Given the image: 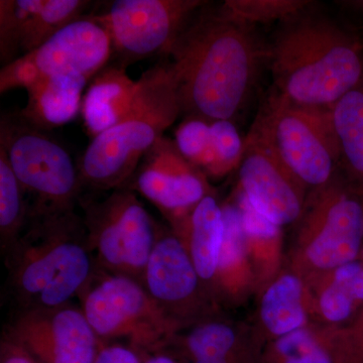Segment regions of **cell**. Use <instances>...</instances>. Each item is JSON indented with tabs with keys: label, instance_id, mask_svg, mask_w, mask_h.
Wrapping results in <instances>:
<instances>
[{
	"label": "cell",
	"instance_id": "1",
	"mask_svg": "<svg viewBox=\"0 0 363 363\" xmlns=\"http://www.w3.org/2000/svg\"><path fill=\"white\" fill-rule=\"evenodd\" d=\"M167 57L181 116L233 121L252 95L269 49L255 26L234 18L223 4L206 2L191 16Z\"/></svg>",
	"mask_w": 363,
	"mask_h": 363
},
{
	"label": "cell",
	"instance_id": "2",
	"mask_svg": "<svg viewBox=\"0 0 363 363\" xmlns=\"http://www.w3.org/2000/svg\"><path fill=\"white\" fill-rule=\"evenodd\" d=\"M4 257L18 311L70 304L98 269L76 209H30L25 229Z\"/></svg>",
	"mask_w": 363,
	"mask_h": 363
},
{
	"label": "cell",
	"instance_id": "3",
	"mask_svg": "<svg viewBox=\"0 0 363 363\" xmlns=\"http://www.w3.org/2000/svg\"><path fill=\"white\" fill-rule=\"evenodd\" d=\"M277 93L293 104L327 108L363 80V45L309 9L284 23L269 49Z\"/></svg>",
	"mask_w": 363,
	"mask_h": 363
},
{
	"label": "cell",
	"instance_id": "4",
	"mask_svg": "<svg viewBox=\"0 0 363 363\" xmlns=\"http://www.w3.org/2000/svg\"><path fill=\"white\" fill-rule=\"evenodd\" d=\"M181 116L169 62L138 80L128 111L118 123L92 138L78 162L83 190L104 192L128 186L143 157Z\"/></svg>",
	"mask_w": 363,
	"mask_h": 363
},
{
	"label": "cell",
	"instance_id": "5",
	"mask_svg": "<svg viewBox=\"0 0 363 363\" xmlns=\"http://www.w3.org/2000/svg\"><path fill=\"white\" fill-rule=\"evenodd\" d=\"M285 266L303 279L359 259L363 247V193L342 174L310 191L295 224Z\"/></svg>",
	"mask_w": 363,
	"mask_h": 363
},
{
	"label": "cell",
	"instance_id": "6",
	"mask_svg": "<svg viewBox=\"0 0 363 363\" xmlns=\"http://www.w3.org/2000/svg\"><path fill=\"white\" fill-rule=\"evenodd\" d=\"M247 140L271 150L308 192L323 187L340 173L329 107L302 106L274 93Z\"/></svg>",
	"mask_w": 363,
	"mask_h": 363
},
{
	"label": "cell",
	"instance_id": "7",
	"mask_svg": "<svg viewBox=\"0 0 363 363\" xmlns=\"http://www.w3.org/2000/svg\"><path fill=\"white\" fill-rule=\"evenodd\" d=\"M78 206L91 252L99 271L135 279L143 277L154 250L160 224L152 218L133 189H114L104 199L83 194Z\"/></svg>",
	"mask_w": 363,
	"mask_h": 363
},
{
	"label": "cell",
	"instance_id": "8",
	"mask_svg": "<svg viewBox=\"0 0 363 363\" xmlns=\"http://www.w3.org/2000/svg\"><path fill=\"white\" fill-rule=\"evenodd\" d=\"M80 307L102 343L125 339L143 354L167 347L181 331L135 279L97 269L79 294Z\"/></svg>",
	"mask_w": 363,
	"mask_h": 363
},
{
	"label": "cell",
	"instance_id": "9",
	"mask_svg": "<svg viewBox=\"0 0 363 363\" xmlns=\"http://www.w3.org/2000/svg\"><path fill=\"white\" fill-rule=\"evenodd\" d=\"M0 150L6 154L26 196L30 209H76L84 194L78 164L68 150L48 131L16 113L0 121Z\"/></svg>",
	"mask_w": 363,
	"mask_h": 363
},
{
	"label": "cell",
	"instance_id": "10",
	"mask_svg": "<svg viewBox=\"0 0 363 363\" xmlns=\"http://www.w3.org/2000/svg\"><path fill=\"white\" fill-rule=\"evenodd\" d=\"M112 58L111 38L93 14H84L35 51L0 70V93L28 89L55 76L77 74L92 80Z\"/></svg>",
	"mask_w": 363,
	"mask_h": 363
},
{
	"label": "cell",
	"instance_id": "11",
	"mask_svg": "<svg viewBox=\"0 0 363 363\" xmlns=\"http://www.w3.org/2000/svg\"><path fill=\"white\" fill-rule=\"evenodd\" d=\"M207 1L114 0L93 13L111 38L117 65L149 57L167 56L184 26Z\"/></svg>",
	"mask_w": 363,
	"mask_h": 363
},
{
	"label": "cell",
	"instance_id": "12",
	"mask_svg": "<svg viewBox=\"0 0 363 363\" xmlns=\"http://www.w3.org/2000/svg\"><path fill=\"white\" fill-rule=\"evenodd\" d=\"M143 286L181 330L223 312L203 285L183 241L169 226L160 227Z\"/></svg>",
	"mask_w": 363,
	"mask_h": 363
},
{
	"label": "cell",
	"instance_id": "13",
	"mask_svg": "<svg viewBox=\"0 0 363 363\" xmlns=\"http://www.w3.org/2000/svg\"><path fill=\"white\" fill-rule=\"evenodd\" d=\"M4 339L26 351L37 363H93L104 343L80 306L18 311Z\"/></svg>",
	"mask_w": 363,
	"mask_h": 363
},
{
	"label": "cell",
	"instance_id": "14",
	"mask_svg": "<svg viewBox=\"0 0 363 363\" xmlns=\"http://www.w3.org/2000/svg\"><path fill=\"white\" fill-rule=\"evenodd\" d=\"M130 183L160 210L173 230L206 196L215 194L207 176L166 135L143 157Z\"/></svg>",
	"mask_w": 363,
	"mask_h": 363
},
{
	"label": "cell",
	"instance_id": "15",
	"mask_svg": "<svg viewBox=\"0 0 363 363\" xmlns=\"http://www.w3.org/2000/svg\"><path fill=\"white\" fill-rule=\"evenodd\" d=\"M238 189L262 216L281 227L295 225L309 194L305 186L264 145L245 138Z\"/></svg>",
	"mask_w": 363,
	"mask_h": 363
},
{
	"label": "cell",
	"instance_id": "16",
	"mask_svg": "<svg viewBox=\"0 0 363 363\" xmlns=\"http://www.w3.org/2000/svg\"><path fill=\"white\" fill-rule=\"evenodd\" d=\"M91 4L84 0H1L2 65H9L37 50L55 33L84 16Z\"/></svg>",
	"mask_w": 363,
	"mask_h": 363
},
{
	"label": "cell",
	"instance_id": "17",
	"mask_svg": "<svg viewBox=\"0 0 363 363\" xmlns=\"http://www.w3.org/2000/svg\"><path fill=\"white\" fill-rule=\"evenodd\" d=\"M310 323L345 328L363 311V260L305 279Z\"/></svg>",
	"mask_w": 363,
	"mask_h": 363
},
{
	"label": "cell",
	"instance_id": "18",
	"mask_svg": "<svg viewBox=\"0 0 363 363\" xmlns=\"http://www.w3.org/2000/svg\"><path fill=\"white\" fill-rule=\"evenodd\" d=\"M166 350L188 363L260 358L262 352L252 326L227 319L223 314L182 329Z\"/></svg>",
	"mask_w": 363,
	"mask_h": 363
},
{
	"label": "cell",
	"instance_id": "19",
	"mask_svg": "<svg viewBox=\"0 0 363 363\" xmlns=\"http://www.w3.org/2000/svg\"><path fill=\"white\" fill-rule=\"evenodd\" d=\"M259 304L252 325L260 347L310 323L306 302L305 279L284 267L259 294Z\"/></svg>",
	"mask_w": 363,
	"mask_h": 363
},
{
	"label": "cell",
	"instance_id": "20",
	"mask_svg": "<svg viewBox=\"0 0 363 363\" xmlns=\"http://www.w3.org/2000/svg\"><path fill=\"white\" fill-rule=\"evenodd\" d=\"M224 236L215 281L214 297L223 307H238L257 294V284L248 257L240 207L231 198L222 204Z\"/></svg>",
	"mask_w": 363,
	"mask_h": 363
},
{
	"label": "cell",
	"instance_id": "21",
	"mask_svg": "<svg viewBox=\"0 0 363 363\" xmlns=\"http://www.w3.org/2000/svg\"><path fill=\"white\" fill-rule=\"evenodd\" d=\"M173 231L183 241L203 285L215 300V281L224 236L223 209L216 194L206 196Z\"/></svg>",
	"mask_w": 363,
	"mask_h": 363
},
{
	"label": "cell",
	"instance_id": "22",
	"mask_svg": "<svg viewBox=\"0 0 363 363\" xmlns=\"http://www.w3.org/2000/svg\"><path fill=\"white\" fill-rule=\"evenodd\" d=\"M89 79L77 74L44 79L26 89L28 104L18 114L35 128L49 131L68 123L82 107Z\"/></svg>",
	"mask_w": 363,
	"mask_h": 363
},
{
	"label": "cell",
	"instance_id": "23",
	"mask_svg": "<svg viewBox=\"0 0 363 363\" xmlns=\"http://www.w3.org/2000/svg\"><path fill=\"white\" fill-rule=\"evenodd\" d=\"M136 89L138 81L117 64H108L90 81L81 109L92 138L118 123L133 104Z\"/></svg>",
	"mask_w": 363,
	"mask_h": 363
},
{
	"label": "cell",
	"instance_id": "24",
	"mask_svg": "<svg viewBox=\"0 0 363 363\" xmlns=\"http://www.w3.org/2000/svg\"><path fill=\"white\" fill-rule=\"evenodd\" d=\"M233 199L240 207L257 295L285 267L283 227L272 223L252 206L240 189Z\"/></svg>",
	"mask_w": 363,
	"mask_h": 363
},
{
	"label": "cell",
	"instance_id": "25",
	"mask_svg": "<svg viewBox=\"0 0 363 363\" xmlns=\"http://www.w3.org/2000/svg\"><path fill=\"white\" fill-rule=\"evenodd\" d=\"M329 114L341 174L363 193V80L329 107Z\"/></svg>",
	"mask_w": 363,
	"mask_h": 363
},
{
	"label": "cell",
	"instance_id": "26",
	"mask_svg": "<svg viewBox=\"0 0 363 363\" xmlns=\"http://www.w3.org/2000/svg\"><path fill=\"white\" fill-rule=\"evenodd\" d=\"M245 142L231 121H210L193 138L189 161L208 179H222L240 168Z\"/></svg>",
	"mask_w": 363,
	"mask_h": 363
},
{
	"label": "cell",
	"instance_id": "27",
	"mask_svg": "<svg viewBox=\"0 0 363 363\" xmlns=\"http://www.w3.org/2000/svg\"><path fill=\"white\" fill-rule=\"evenodd\" d=\"M336 329L314 323L266 344L262 363H342Z\"/></svg>",
	"mask_w": 363,
	"mask_h": 363
},
{
	"label": "cell",
	"instance_id": "28",
	"mask_svg": "<svg viewBox=\"0 0 363 363\" xmlns=\"http://www.w3.org/2000/svg\"><path fill=\"white\" fill-rule=\"evenodd\" d=\"M30 216V202L14 175L6 154L0 150V247L2 255L23 233Z\"/></svg>",
	"mask_w": 363,
	"mask_h": 363
},
{
	"label": "cell",
	"instance_id": "29",
	"mask_svg": "<svg viewBox=\"0 0 363 363\" xmlns=\"http://www.w3.org/2000/svg\"><path fill=\"white\" fill-rule=\"evenodd\" d=\"M222 4L234 18L255 26L274 21L286 23L309 9L312 2L307 0H226Z\"/></svg>",
	"mask_w": 363,
	"mask_h": 363
},
{
	"label": "cell",
	"instance_id": "30",
	"mask_svg": "<svg viewBox=\"0 0 363 363\" xmlns=\"http://www.w3.org/2000/svg\"><path fill=\"white\" fill-rule=\"evenodd\" d=\"M335 338L342 363H363V311L345 328L336 329Z\"/></svg>",
	"mask_w": 363,
	"mask_h": 363
},
{
	"label": "cell",
	"instance_id": "31",
	"mask_svg": "<svg viewBox=\"0 0 363 363\" xmlns=\"http://www.w3.org/2000/svg\"><path fill=\"white\" fill-rule=\"evenodd\" d=\"M142 353L130 346L104 344L93 363H143Z\"/></svg>",
	"mask_w": 363,
	"mask_h": 363
},
{
	"label": "cell",
	"instance_id": "32",
	"mask_svg": "<svg viewBox=\"0 0 363 363\" xmlns=\"http://www.w3.org/2000/svg\"><path fill=\"white\" fill-rule=\"evenodd\" d=\"M1 363H37L18 346L2 339Z\"/></svg>",
	"mask_w": 363,
	"mask_h": 363
},
{
	"label": "cell",
	"instance_id": "33",
	"mask_svg": "<svg viewBox=\"0 0 363 363\" xmlns=\"http://www.w3.org/2000/svg\"><path fill=\"white\" fill-rule=\"evenodd\" d=\"M143 363H188L169 350L156 351L150 354L143 355Z\"/></svg>",
	"mask_w": 363,
	"mask_h": 363
},
{
	"label": "cell",
	"instance_id": "34",
	"mask_svg": "<svg viewBox=\"0 0 363 363\" xmlns=\"http://www.w3.org/2000/svg\"><path fill=\"white\" fill-rule=\"evenodd\" d=\"M194 363H262V357L241 358V359L208 360V362H198Z\"/></svg>",
	"mask_w": 363,
	"mask_h": 363
},
{
	"label": "cell",
	"instance_id": "35",
	"mask_svg": "<svg viewBox=\"0 0 363 363\" xmlns=\"http://www.w3.org/2000/svg\"><path fill=\"white\" fill-rule=\"evenodd\" d=\"M360 259H362L363 260V247H362V255H360Z\"/></svg>",
	"mask_w": 363,
	"mask_h": 363
},
{
	"label": "cell",
	"instance_id": "36",
	"mask_svg": "<svg viewBox=\"0 0 363 363\" xmlns=\"http://www.w3.org/2000/svg\"><path fill=\"white\" fill-rule=\"evenodd\" d=\"M358 4H359V6L363 9V1L358 2Z\"/></svg>",
	"mask_w": 363,
	"mask_h": 363
}]
</instances>
